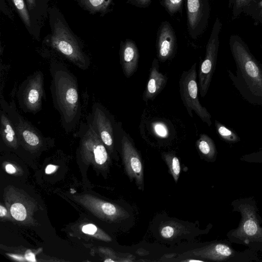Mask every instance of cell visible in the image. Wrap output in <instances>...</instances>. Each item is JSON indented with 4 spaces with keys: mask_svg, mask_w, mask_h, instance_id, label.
<instances>
[{
    "mask_svg": "<svg viewBox=\"0 0 262 262\" xmlns=\"http://www.w3.org/2000/svg\"><path fill=\"white\" fill-rule=\"evenodd\" d=\"M229 44L236 65L235 74L227 70L229 78L247 101L262 106V64L239 36L231 35Z\"/></svg>",
    "mask_w": 262,
    "mask_h": 262,
    "instance_id": "cell-1",
    "label": "cell"
},
{
    "mask_svg": "<svg viewBox=\"0 0 262 262\" xmlns=\"http://www.w3.org/2000/svg\"><path fill=\"white\" fill-rule=\"evenodd\" d=\"M49 71L53 105L59 114L63 128L69 133L75 128L81 116L78 80L62 63L52 62Z\"/></svg>",
    "mask_w": 262,
    "mask_h": 262,
    "instance_id": "cell-2",
    "label": "cell"
},
{
    "mask_svg": "<svg viewBox=\"0 0 262 262\" xmlns=\"http://www.w3.org/2000/svg\"><path fill=\"white\" fill-rule=\"evenodd\" d=\"M48 18L51 33L46 44L81 70L88 69L91 64L83 50L82 42L73 32L58 8L50 7Z\"/></svg>",
    "mask_w": 262,
    "mask_h": 262,
    "instance_id": "cell-3",
    "label": "cell"
},
{
    "mask_svg": "<svg viewBox=\"0 0 262 262\" xmlns=\"http://www.w3.org/2000/svg\"><path fill=\"white\" fill-rule=\"evenodd\" d=\"M232 210L238 212L241 220L237 228L227 233L232 243L242 245L256 252H262V219L256 202L252 196L233 200Z\"/></svg>",
    "mask_w": 262,
    "mask_h": 262,
    "instance_id": "cell-4",
    "label": "cell"
},
{
    "mask_svg": "<svg viewBox=\"0 0 262 262\" xmlns=\"http://www.w3.org/2000/svg\"><path fill=\"white\" fill-rule=\"evenodd\" d=\"M228 239L212 242L201 248L190 250L185 254L199 256L208 260L227 262L262 261L257 252L249 249L239 251L233 248Z\"/></svg>",
    "mask_w": 262,
    "mask_h": 262,
    "instance_id": "cell-5",
    "label": "cell"
},
{
    "mask_svg": "<svg viewBox=\"0 0 262 262\" xmlns=\"http://www.w3.org/2000/svg\"><path fill=\"white\" fill-rule=\"evenodd\" d=\"M196 66V63H194L188 71L182 73L179 82L180 94L189 115L193 117L194 111L203 122L210 126L212 124L211 116L207 108L201 105L198 97L199 88Z\"/></svg>",
    "mask_w": 262,
    "mask_h": 262,
    "instance_id": "cell-6",
    "label": "cell"
},
{
    "mask_svg": "<svg viewBox=\"0 0 262 262\" xmlns=\"http://www.w3.org/2000/svg\"><path fill=\"white\" fill-rule=\"evenodd\" d=\"M78 133L82 159L97 166H106L110 160L107 148L88 119L81 124Z\"/></svg>",
    "mask_w": 262,
    "mask_h": 262,
    "instance_id": "cell-7",
    "label": "cell"
},
{
    "mask_svg": "<svg viewBox=\"0 0 262 262\" xmlns=\"http://www.w3.org/2000/svg\"><path fill=\"white\" fill-rule=\"evenodd\" d=\"M222 23L217 17L206 45L205 56L199 70L198 85L201 96L204 97L209 90L215 70L219 48V35Z\"/></svg>",
    "mask_w": 262,
    "mask_h": 262,
    "instance_id": "cell-8",
    "label": "cell"
},
{
    "mask_svg": "<svg viewBox=\"0 0 262 262\" xmlns=\"http://www.w3.org/2000/svg\"><path fill=\"white\" fill-rule=\"evenodd\" d=\"M44 78L37 71L27 77L20 85L17 98L20 108L26 113L35 114L41 110L45 98Z\"/></svg>",
    "mask_w": 262,
    "mask_h": 262,
    "instance_id": "cell-9",
    "label": "cell"
},
{
    "mask_svg": "<svg viewBox=\"0 0 262 262\" xmlns=\"http://www.w3.org/2000/svg\"><path fill=\"white\" fill-rule=\"evenodd\" d=\"M1 107L7 113L15 128L18 141L32 148H37L43 142L40 133L17 111L14 103L11 105L1 99Z\"/></svg>",
    "mask_w": 262,
    "mask_h": 262,
    "instance_id": "cell-10",
    "label": "cell"
},
{
    "mask_svg": "<svg viewBox=\"0 0 262 262\" xmlns=\"http://www.w3.org/2000/svg\"><path fill=\"white\" fill-rule=\"evenodd\" d=\"M123 161L127 175L130 180H134L138 187L143 189L144 172L141 158L138 150L125 135L121 140Z\"/></svg>",
    "mask_w": 262,
    "mask_h": 262,
    "instance_id": "cell-11",
    "label": "cell"
},
{
    "mask_svg": "<svg viewBox=\"0 0 262 262\" xmlns=\"http://www.w3.org/2000/svg\"><path fill=\"white\" fill-rule=\"evenodd\" d=\"M86 119L102 140L107 149L112 153L114 148V133L112 122L103 107L98 103L93 104L92 113Z\"/></svg>",
    "mask_w": 262,
    "mask_h": 262,
    "instance_id": "cell-12",
    "label": "cell"
},
{
    "mask_svg": "<svg viewBox=\"0 0 262 262\" xmlns=\"http://www.w3.org/2000/svg\"><path fill=\"white\" fill-rule=\"evenodd\" d=\"M158 59L155 58L149 70L148 79L142 95L143 100L147 102L154 100L165 87L167 78L159 71Z\"/></svg>",
    "mask_w": 262,
    "mask_h": 262,
    "instance_id": "cell-13",
    "label": "cell"
},
{
    "mask_svg": "<svg viewBox=\"0 0 262 262\" xmlns=\"http://www.w3.org/2000/svg\"><path fill=\"white\" fill-rule=\"evenodd\" d=\"M176 37L170 26L165 23L162 27L157 44L158 59L164 62L173 55L176 49Z\"/></svg>",
    "mask_w": 262,
    "mask_h": 262,
    "instance_id": "cell-14",
    "label": "cell"
},
{
    "mask_svg": "<svg viewBox=\"0 0 262 262\" xmlns=\"http://www.w3.org/2000/svg\"><path fill=\"white\" fill-rule=\"evenodd\" d=\"M139 54L137 47L131 40H126L120 51V62L124 76L130 77L138 68Z\"/></svg>",
    "mask_w": 262,
    "mask_h": 262,
    "instance_id": "cell-15",
    "label": "cell"
},
{
    "mask_svg": "<svg viewBox=\"0 0 262 262\" xmlns=\"http://www.w3.org/2000/svg\"><path fill=\"white\" fill-rule=\"evenodd\" d=\"M38 39L44 21L48 16L50 0H25Z\"/></svg>",
    "mask_w": 262,
    "mask_h": 262,
    "instance_id": "cell-16",
    "label": "cell"
},
{
    "mask_svg": "<svg viewBox=\"0 0 262 262\" xmlns=\"http://www.w3.org/2000/svg\"><path fill=\"white\" fill-rule=\"evenodd\" d=\"M1 138L8 146L16 148L18 139L13 124L6 111L1 107Z\"/></svg>",
    "mask_w": 262,
    "mask_h": 262,
    "instance_id": "cell-17",
    "label": "cell"
},
{
    "mask_svg": "<svg viewBox=\"0 0 262 262\" xmlns=\"http://www.w3.org/2000/svg\"><path fill=\"white\" fill-rule=\"evenodd\" d=\"M159 231L161 236L167 239H172L189 232L188 229L183 224L172 221L162 223Z\"/></svg>",
    "mask_w": 262,
    "mask_h": 262,
    "instance_id": "cell-18",
    "label": "cell"
},
{
    "mask_svg": "<svg viewBox=\"0 0 262 262\" xmlns=\"http://www.w3.org/2000/svg\"><path fill=\"white\" fill-rule=\"evenodd\" d=\"M199 152L209 161H214L216 158L217 149L214 141L207 135L201 134L196 142Z\"/></svg>",
    "mask_w": 262,
    "mask_h": 262,
    "instance_id": "cell-19",
    "label": "cell"
},
{
    "mask_svg": "<svg viewBox=\"0 0 262 262\" xmlns=\"http://www.w3.org/2000/svg\"><path fill=\"white\" fill-rule=\"evenodd\" d=\"M259 0H229L228 7L231 11L232 19L237 18L242 13L251 15Z\"/></svg>",
    "mask_w": 262,
    "mask_h": 262,
    "instance_id": "cell-20",
    "label": "cell"
},
{
    "mask_svg": "<svg viewBox=\"0 0 262 262\" xmlns=\"http://www.w3.org/2000/svg\"><path fill=\"white\" fill-rule=\"evenodd\" d=\"M20 18L29 33L36 39H38L25 0H11Z\"/></svg>",
    "mask_w": 262,
    "mask_h": 262,
    "instance_id": "cell-21",
    "label": "cell"
},
{
    "mask_svg": "<svg viewBox=\"0 0 262 262\" xmlns=\"http://www.w3.org/2000/svg\"><path fill=\"white\" fill-rule=\"evenodd\" d=\"M84 10L93 14L105 13L112 0H75Z\"/></svg>",
    "mask_w": 262,
    "mask_h": 262,
    "instance_id": "cell-22",
    "label": "cell"
},
{
    "mask_svg": "<svg viewBox=\"0 0 262 262\" xmlns=\"http://www.w3.org/2000/svg\"><path fill=\"white\" fill-rule=\"evenodd\" d=\"M187 14L189 25L192 29H194L201 18V0H187Z\"/></svg>",
    "mask_w": 262,
    "mask_h": 262,
    "instance_id": "cell-23",
    "label": "cell"
},
{
    "mask_svg": "<svg viewBox=\"0 0 262 262\" xmlns=\"http://www.w3.org/2000/svg\"><path fill=\"white\" fill-rule=\"evenodd\" d=\"M214 124L217 134L225 142L232 144L241 141L240 137L234 130L227 127L216 120H215Z\"/></svg>",
    "mask_w": 262,
    "mask_h": 262,
    "instance_id": "cell-24",
    "label": "cell"
},
{
    "mask_svg": "<svg viewBox=\"0 0 262 262\" xmlns=\"http://www.w3.org/2000/svg\"><path fill=\"white\" fill-rule=\"evenodd\" d=\"M162 157L168 166L169 172L172 176L175 182L179 180L181 172V166L178 158L173 153L165 152Z\"/></svg>",
    "mask_w": 262,
    "mask_h": 262,
    "instance_id": "cell-25",
    "label": "cell"
},
{
    "mask_svg": "<svg viewBox=\"0 0 262 262\" xmlns=\"http://www.w3.org/2000/svg\"><path fill=\"white\" fill-rule=\"evenodd\" d=\"M10 212L13 218L19 221H23L27 217V211L25 206L21 203L13 204L10 208Z\"/></svg>",
    "mask_w": 262,
    "mask_h": 262,
    "instance_id": "cell-26",
    "label": "cell"
},
{
    "mask_svg": "<svg viewBox=\"0 0 262 262\" xmlns=\"http://www.w3.org/2000/svg\"><path fill=\"white\" fill-rule=\"evenodd\" d=\"M241 160L247 162L262 163V147L256 151L242 156Z\"/></svg>",
    "mask_w": 262,
    "mask_h": 262,
    "instance_id": "cell-27",
    "label": "cell"
},
{
    "mask_svg": "<svg viewBox=\"0 0 262 262\" xmlns=\"http://www.w3.org/2000/svg\"><path fill=\"white\" fill-rule=\"evenodd\" d=\"M183 0H164L166 7L171 13L178 11L181 6Z\"/></svg>",
    "mask_w": 262,
    "mask_h": 262,
    "instance_id": "cell-28",
    "label": "cell"
},
{
    "mask_svg": "<svg viewBox=\"0 0 262 262\" xmlns=\"http://www.w3.org/2000/svg\"><path fill=\"white\" fill-rule=\"evenodd\" d=\"M251 16L262 23V1H259V0L255 9L251 14Z\"/></svg>",
    "mask_w": 262,
    "mask_h": 262,
    "instance_id": "cell-29",
    "label": "cell"
},
{
    "mask_svg": "<svg viewBox=\"0 0 262 262\" xmlns=\"http://www.w3.org/2000/svg\"><path fill=\"white\" fill-rule=\"evenodd\" d=\"M154 129L157 134L159 136L164 137L168 134V129L166 126L161 123L155 124Z\"/></svg>",
    "mask_w": 262,
    "mask_h": 262,
    "instance_id": "cell-30",
    "label": "cell"
},
{
    "mask_svg": "<svg viewBox=\"0 0 262 262\" xmlns=\"http://www.w3.org/2000/svg\"><path fill=\"white\" fill-rule=\"evenodd\" d=\"M97 231V227L92 224L85 225L82 227V231L85 234L90 235L94 234Z\"/></svg>",
    "mask_w": 262,
    "mask_h": 262,
    "instance_id": "cell-31",
    "label": "cell"
},
{
    "mask_svg": "<svg viewBox=\"0 0 262 262\" xmlns=\"http://www.w3.org/2000/svg\"><path fill=\"white\" fill-rule=\"evenodd\" d=\"M5 169L6 172L10 174L14 173L16 171L15 168L11 164H7L5 166Z\"/></svg>",
    "mask_w": 262,
    "mask_h": 262,
    "instance_id": "cell-32",
    "label": "cell"
},
{
    "mask_svg": "<svg viewBox=\"0 0 262 262\" xmlns=\"http://www.w3.org/2000/svg\"><path fill=\"white\" fill-rule=\"evenodd\" d=\"M25 258L28 260L30 261H36V260L35 259V255L34 253H32L31 252H27L25 254Z\"/></svg>",
    "mask_w": 262,
    "mask_h": 262,
    "instance_id": "cell-33",
    "label": "cell"
},
{
    "mask_svg": "<svg viewBox=\"0 0 262 262\" xmlns=\"http://www.w3.org/2000/svg\"><path fill=\"white\" fill-rule=\"evenodd\" d=\"M56 166L52 164H49L46 167L45 169V172L47 174H51L54 172L56 170Z\"/></svg>",
    "mask_w": 262,
    "mask_h": 262,
    "instance_id": "cell-34",
    "label": "cell"
},
{
    "mask_svg": "<svg viewBox=\"0 0 262 262\" xmlns=\"http://www.w3.org/2000/svg\"><path fill=\"white\" fill-rule=\"evenodd\" d=\"M7 210L6 209L3 207L2 205H0V216L1 217L5 216L7 214Z\"/></svg>",
    "mask_w": 262,
    "mask_h": 262,
    "instance_id": "cell-35",
    "label": "cell"
},
{
    "mask_svg": "<svg viewBox=\"0 0 262 262\" xmlns=\"http://www.w3.org/2000/svg\"><path fill=\"white\" fill-rule=\"evenodd\" d=\"M139 3L142 5H145L148 4L150 0H136Z\"/></svg>",
    "mask_w": 262,
    "mask_h": 262,
    "instance_id": "cell-36",
    "label": "cell"
},
{
    "mask_svg": "<svg viewBox=\"0 0 262 262\" xmlns=\"http://www.w3.org/2000/svg\"><path fill=\"white\" fill-rule=\"evenodd\" d=\"M182 261H188V262H192V261H204V260H198V259H186L182 260Z\"/></svg>",
    "mask_w": 262,
    "mask_h": 262,
    "instance_id": "cell-37",
    "label": "cell"
}]
</instances>
